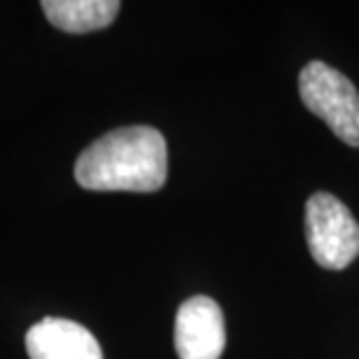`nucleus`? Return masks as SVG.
I'll return each instance as SVG.
<instances>
[{
    "mask_svg": "<svg viewBox=\"0 0 359 359\" xmlns=\"http://www.w3.org/2000/svg\"><path fill=\"white\" fill-rule=\"evenodd\" d=\"M168 149L152 126H126L100 135L75 163L77 184L91 191H156L166 182Z\"/></svg>",
    "mask_w": 359,
    "mask_h": 359,
    "instance_id": "nucleus-1",
    "label": "nucleus"
},
{
    "mask_svg": "<svg viewBox=\"0 0 359 359\" xmlns=\"http://www.w3.org/2000/svg\"><path fill=\"white\" fill-rule=\"evenodd\" d=\"M304 105L315 112L343 142L359 147V93L355 84L336 68L311 61L299 75Z\"/></svg>",
    "mask_w": 359,
    "mask_h": 359,
    "instance_id": "nucleus-2",
    "label": "nucleus"
},
{
    "mask_svg": "<svg viewBox=\"0 0 359 359\" xmlns=\"http://www.w3.org/2000/svg\"><path fill=\"white\" fill-rule=\"evenodd\" d=\"M306 238L322 269L343 271L359 255V224L346 203L318 191L306 203Z\"/></svg>",
    "mask_w": 359,
    "mask_h": 359,
    "instance_id": "nucleus-3",
    "label": "nucleus"
},
{
    "mask_svg": "<svg viewBox=\"0 0 359 359\" xmlns=\"http://www.w3.org/2000/svg\"><path fill=\"white\" fill-rule=\"evenodd\" d=\"M226 346L224 315L210 297L187 299L175 318V350L180 359H219Z\"/></svg>",
    "mask_w": 359,
    "mask_h": 359,
    "instance_id": "nucleus-4",
    "label": "nucleus"
},
{
    "mask_svg": "<svg viewBox=\"0 0 359 359\" xmlns=\"http://www.w3.org/2000/svg\"><path fill=\"white\" fill-rule=\"evenodd\" d=\"M26 350L31 359H103L87 327L61 318H47L28 329Z\"/></svg>",
    "mask_w": 359,
    "mask_h": 359,
    "instance_id": "nucleus-5",
    "label": "nucleus"
},
{
    "mask_svg": "<svg viewBox=\"0 0 359 359\" xmlns=\"http://www.w3.org/2000/svg\"><path fill=\"white\" fill-rule=\"evenodd\" d=\"M117 0H45L42 10L66 33H89L110 26L119 14Z\"/></svg>",
    "mask_w": 359,
    "mask_h": 359,
    "instance_id": "nucleus-6",
    "label": "nucleus"
}]
</instances>
